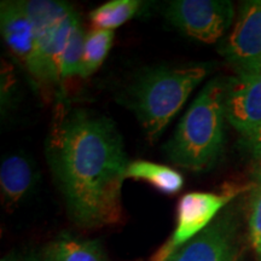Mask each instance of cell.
Returning <instances> with one entry per match:
<instances>
[{
    "instance_id": "obj_1",
    "label": "cell",
    "mask_w": 261,
    "mask_h": 261,
    "mask_svg": "<svg viewBox=\"0 0 261 261\" xmlns=\"http://www.w3.org/2000/svg\"><path fill=\"white\" fill-rule=\"evenodd\" d=\"M46 156L77 226L121 223L122 185L129 162L112 120L83 109L65 113L48 135Z\"/></svg>"
},
{
    "instance_id": "obj_2",
    "label": "cell",
    "mask_w": 261,
    "mask_h": 261,
    "mask_svg": "<svg viewBox=\"0 0 261 261\" xmlns=\"http://www.w3.org/2000/svg\"><path fill=\"white\" fill-rule=\"evenodd\" d=\"M227 79L214 77L181 117L165 151L169 161L194 172L212 167L225 142V94Z\"/></svg>"
},
{
    "instance_id": "obj_3",
    "label": "cell",
    "mask_w": 261,
    "mask_h": 261,
    "mask_svg": "<svg viewBox=\"0 0 261 261\" xmlns=\"http://www.w3.org/2000/svg\"><path fill=\"white\" fill-rule=\"evenodd\" d=\"M208 74L205 64L160 67L140 75L128 102L151 142H155Z\"/></svg>"
},
{
    "instance_id": "obj_4",
    "label": "cell",
    "mask_w": 261,
    "mask_h": 261,
    "mask_svg": "<svg viewBox=\"0 0 261 261\" xmlns=\"http://www.w3.org/2000/svg\"><path fill=\"white\" fill-rule=\"evenodd\" d=\"M22 5L37 34V54L31 74L44 83H58L65 45L79 17L73 8L62 2L28 0Z\"/></svg>"
},
{
    "instance_id": "obj_5",
    "label": "cell",
    "mask_w": 261,
    "mask_h": 261,
    "mask_svg": "<svg viewBox=\"0 0 261 261\" xmlns=\"http://www.w3.org/2000/svg\"><path fill=\"white\" fill-rule=\"evenodd\" d=\"M166 17L189 37L213 44L232 24L234 8L228 0H174L167 6Z\"/></svg>"
},
{
    "instance_id": "obj_6",
    "label": "cell",
    "mask_w": 261,
    "mask_h": 261,
    "mask_svg": "<svg viewBox=\"0 0 261 261\" xmlns=\"http://www.w3.org/2000/svg\"><path fill=\"white\" fill-rule=\"evenodd\" d=\"M241 189H227L223 194L214 192H190L182 196L178 203L177 225L168 242L156 254L152 261H163L201 233L213 223L218 213L228 202L240 194Z\"/></svg>"
},
{
    "instance_id": "obj_7",
    "label": "cell",
    "mask_w": 261,
    "mask_h": 261,
    "mask_svg": "<svg viewBox=\"0 0 261 261\" xmlns=\"http://www.w3.org/2000/svg\"><path fill=\"white\" fill-rule=\"evenodd\" d=\"M220 54L236 74L261 69V0L243 3Z\"/></svg>"
},
{
    "instance_id": "obj_8",
    "label": "cell",
    "mask_w": 261,
    "mask_h": 261,
    "mask_svg": "<svg viewBox=\"0 0 261 261\" xmlns=\"http://www.w3.org/2000/svg\"><path fill=\"white\" fill-rule=\"evenodd\" d=\"M237 230L232 214L225 213L163 261H237Z\"/></svg>"
},
{
    "instance_id": "obj_9",
    "label": "cell",
    "mask_w": 261,
    "mask_h": 261,
    "mask_svg": "<svg viewBox=\"0 0 261 261\" xmlns=\"http://www.w3.org/2000/svg\"><path fill=\"white\" fill-rule=\"evenodd\" d=\"M225 116L242 137L252 135L261 126V69L228 77Z\"/></svg>"
},
{
    "instance_id": "obj_10",
    "label": "cell",
    "mask_w": 261,
    "mask_h": 261,
    "mask_svg": "<svg viewBox=\"0 0 261 261\" xmlns=\"http://www.w3.org/2000/svg\"><path fill=\"white\" fill-rule=\"evenodd\" d=\"M0 28L10 50L31 71L37 54V34L22 2L2 3Z\"/></svg>"
},
{
    "instance_id": "obj_11",
    "label": "cell",
    "mask_w": 261,
    "mask_h": 261,
    "mask_svg": "<svg viewBox=\"0 0 261 261\" xmlns=\"http://www.w3.org/2000/svg\"><path fill=\"white\" fill-rule=\"evenodd\" d=\"M35 261H109L99 241L62 233L45 244Z\"/></svg>"
},
{
    "instance_id": "obj_12",
    "label": "cell",
    "mask_w": 261,
    "mask_h": 261,
    "mask_svg": "<svg viewBox=\"0 0 261 261\" xmlns=\"http://www.w3.org/2000/svg\"><path fill=\"white\" fill-rule=\"evenodd\" d=\"M34 168L23 156L6 158L0 167V190L8 204H15L27 195L34 185Z\"/></svg>"
},
{
    "instance_id": "obj_13",
    "label": "cell",
    "mask_w": 261,
    "mask_h": 261,
    "mask_svg": "<svg viewBox=\"0 0 261 261\" xmlns=\"http://www.w3.org/2000/svg\"><path fill=\"white\" fill-rule=\"evenodd\" d=\"M126 179L145 181L167 195L177 194L184 184L182 175L178 171L144 160L129 162L126 171Z\"/></svg>"
},
{
    "instance_id": "obj_14",
    "label": "cell",
    "mask_w": 261,
    "mask_h": 261,
    "mask_svg": "<svg viewBox=\"0 0 261 261\" xmlns=\"http://www.w3.org/2000/svg\"><path fill=\"white\" fill-rule=\"evenodd\" d=\"M139 6L140 2L138 0H112L91 12V22L96 29L114 31L135 17Z\"/></svg>"
},
{
    "instance_id": "obj_15",
    "label": "cell",
    "mask_w": 261,
    "mask_h": 261,
    "mask_svg": "<svg viewBox=\"0 0 261 261\" xmlns=\"http://www.w3.org/2000/svg\"><path fill=\"white\" fill-rule=\"evenodd\" d=\"M113 41L114 31L108 29H94L86 35L79 74L81 77H87L96 73L108 56V52L113 46Z\"/></svg>"
},
{
    "instance_id": "obj_16",
    "label": "cell",
    "mask_w": 261,
    "mask_h": 261,
    "mask_svg": "<svg viewBox=\"0 0 261 261\" xmlns=\"http://www.w3.org/2000/svg\"><path fill=\"white\" fill-rule=\"evenodd\" d=\"M85 35L84 29L81 27L80 21L75 22L73 29H71L69 39L65 45L63 56L61 61V80L79 75L83 63L84 47H85Z\"/></svg>"
},
{
    "instance_id": "obj_17",
    "label": "cell",
    "mask_w": 261,
    "mask_h": 261,
    "mask_svg": "<svg viewBox=\"0 0 261 261\" xmlns=\"http://www.w3.org/2000/svg\"><path fill=\"white\" fill-rule=\"evenodd\" d=\"M248 227L250 243L257 259L261 261V179H256V185L253 189Z\"/></svg>"
},
{
    "instance_id": "obj_18",
    "label": "cell",
    "mask_w": 261,
    "mask_h": 261,
    "mask_svg": "<svg viewBox=\"0 0 261 261\" xmlns=\"http://www.w3.org/2000/svg\"><path fill=\"white\" fill-rule=\"evenodd\" d=\"M241 144L255 161L261 163V126L252 135L242 137Z\"/></svg>"
},
{
    "instance_id": "obj_19",
    "label": "cell",
    "mask_w": 261,
    "mask_h": 261,
    "mask_svg": "<svg viewBox=\"0 0 261 261\" xmlns=\"http://www.w3.org/2000/svg\"><path fill=\"white\" fill-rule=\"evenodd\" d=\"M2 261H21V259L14 254V255H8V256L3 257ZM27 261H29V260H27Z\"/></svg>"
},
{
    "instance_id": "obj_20",
    "label": "cell",
    "mask_w": 261,
    "mask_h": 261,
    "mask_svg": "<svg viewBox=\"0 0 261 261\" xmlns=\"http://www.w3.org/2000/svg\"><path fill=\"white\" fill-rule=\"evenodd\" d=\"M256 179H261V166L259 167V169L256 171Z\"/></svg>"
}]
</instances>
